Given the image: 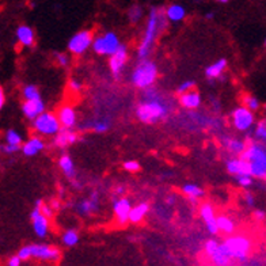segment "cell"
Returning <instances> with one entry per match:
<instances>
[{
	"mask_svg": "<svg viewBox=\"0 0 266 266\" xmlns=\"http://www.w3.org/2000/svg\"><path fill=\"white\" fill-rule=\"evenodd\" d=\"M167 26V18L164 8L162 7H151L147 22H145V29L143 33V37L140 42L137 45L136 55L139 61L140 60H148L151 52L154 49V45L156 40L159 37L162 31Z\"/></svg>",
	"mask_w": 266,
	"mask_h": 266,
	"instance_id": "obj_1",
	"label": "cell"
},
{
	"mask_svg": "<svg viewBox=\"0 0 266 266\" xmlns=\"http://www.w3.org/2000/svg\"><path fill=\"white\" fill-rule=\"evenodd\" d=\"M170 113V107L166 99L162 97L155 88L145 90L144 99L136 106L135 114L143 124L152 125L163 121Z\"/></svg>",
	"mask_w": 266,
	"mask_h": 266,
	"instance_id": "obj_2",
	"label": "cell"
},
{
	"mask_svg": "<svg viewBox=\"0 0 266 266\" xmlns=\"http://www.w3.org/2000/svg\"><path fill=\"white\" fill-rule=\"evenodd\" d=\"M241 158L250 164L253 178L266 180V147L262 143L250 142Z\"/></svg>",
	"mask_w": 266,
	"mask_h": 266,
	"instance_id": "obj_3",
	"label": "cell"
},
{
	"mask_svg": "<svg viewBox=\"0 0 266 266\" xmlns=\"http://www.w3.org/2000/svg\"><path fill=\"white\" fill-rule=\"evenodd\" d=\"M158 75V65L152 60H140L130 74V82L139 90H149L156 83Z\"/></svg>",
	"mask_w": 266,
	"mask_h": 266,
	"instance_id": "obj_4",
	"label": "cell"
},
{
	"mask_svg": "<svg viewBox=\"0 0 266 266\" xmlns=\"http://www.w3.org/2000/svg\"><path fill=\"white\" fill-rule=\"evenodd\" d=\"M222 243L224 251L228 254L232 261H246L251 253V239L246 235H231L227 236Z\"/></svg>",
	"mask_w": 266,
	"mask_h": 266,
	"instance_id": "obj_5",
	"label": "cell"
},
{
	"mask_svg": "<svg viewBox=\"0 0 266 266\" xmlns=\"http://www.w3.org/2000/svg\"><path fill=\"white\" fill-rule=\"evenodd\" d=\"M31 128L40 137H56L62 129L57 114L53 112H45L41 114L36 121H33Z\"/></svg>",
	"mask_w": 266,
	"mask_h": 266,
	"instance_id": "obj_6",
	"label": "cell"
},
{
	"mask_svg": "<svg viewBox=\"0 0 266 266\" xmlns=\"http://www.w3.org/2000/svg\"><path fill=\"white\" fill-rule=\"evenodd\" d=\"M121 41L117 33L114 31H105L94 38V43L91 49L99 55V56L112 57L120 48H121Z\"/></svg>",
	"mask_w": 266,
	"mask_h": 266,
	"instance_id": "obj_7",
	"label": "cell"
},
{
	"mask_svg": "<svg viewBox=\"0 0 266 266\" xmlns=\"http://www.w3.org/2000/svg\"><path fill=\"white\" fill-rule=\"evenodd\" d=\"M94 38H95V36H94L93 31L87 30V29H83V30L75 33L74 36L69 38L68 43H67L69 53L74 55V56L84 55L90 48H93Z\"/></svg>",
	"mask_w": 266,
	"mask_h": 266,
	"instance_id": "obj_8",
	"label": "cell"
},
{
	"mask_svg": "<svg viewBox=\"0 0 266 266\" xmlns=\"http://www.w3.org/2000/svg\"><path fill=\"white\" fill-rule=\"evenodd\" d=\"M231 124L238 132H248L255 124V116L245 106H238L231 112Z\"/></svg>",
	"mask_w": 266,
	"mask_h": 266,
	"instance_id": "obj_9",
	"label": "cell"
},
{
	"mask_svg": "<svg viewBox=\"0 0 266 266\" xmlns=\"http://www.w3.org/2000/svg\"><path fill=\"white\" fill-rule=\"evenodd\" d=\"M31 258L43 262H57L61 257L60 250L50 245H43V243H34L30 245Z\"/></svg>",
	"mask_w": 266,
	"mask_h": 266,
	"instance_id": "obj_10",
	"label": "cell"
},
{
	"mask_svg": "<svg viewBox=\"0 0 266 266\" xmlns=\"http://www.w3.org/2000/svg\"><path fill=\"white\" fill-rule=\"evenodd\" d=\"M128 59H129V55H128L126 45H121V48L112 57H109V68H110V72H112L113 78L116 81L121 79L123 72H124L125 67H126Z\"/></svg>",
	"mask_w": 266,
	"mask_h": 266,
	"instance_id": "obj_11",
	"label": "cell"
},
{
	"mask_svg": "<svg viewBox=\"0 0 266 266\" xmlns=\"http://www.w3.org/2000/svg\"><path fill=\"white\" fill-rule=\"evenodd\" d=\"M132 203L129 198L117 197L113 201V215L118 225H125L129 223V216L132 212Z\"/></svg>",
	"mask_w": 266,
	"mask_h": 266,
	"instance_id": "obj_12",
	"label": "cell"
},
{
	"mask_svg": "<svg viewBox=\"0 0 266 266\" xmlns=\"http://www.w3.org/2000/svg\"><path fill=\"white\" fill-rule=\"evenodd\" d=\"M99 206H101V201H99V193L97 190H93L90 197L82 200L79 203L75 204L74 209L78 212V215L81 216H91L93 213L98 212Z\"/></svg>",
	"mask_w": 266,
	"mask_h": 266,
	"instance_id": "obj_13",
	"label": "cell"
},
{
	"mask_svg": "<svg viewBox=\"0 0 266 266\" xmlns=\"http://www.w3.org/2000/svg\"><path fill=\"white\" fill-rule=\"evenodd\" d=\"M200 216L203 219L205 228L210 235H217L219 234V227H217V216L215 213L213 205L210 203H203L200 205Z\"/></svg>",
	"mask_w": 266,
	"mask_h": 266,
	"instance_id": "obj_14",
	"label": "cell"
},
{
	"mask_svg": "<svg viewBox=\"0 0 266 266\" xmlns=\"http://www.w3.org/2000/svg\"><path fill=\"white\" fill-rule=\"evenodd\" d=\"M56 114L59 117L60 124H61L62 129H74L75 126L78 125L76 110H75L74 106H71L69 103H64V105L60 106Z\"/></svg>",
	"mask_w": 266,
	"mask_h": 266,
	"instance_id": "obj_15",
	"label": "cell"
},
{
	"mask_svg": "<svg viewBox=\"0 0 266 266\" xmlns=\"http://www.w3.org/2000/svg\"><path fill=\"white\" fill-rule=\"evenodd\" d=\"M220 143L223 145V148L232 156H242L243 152L247 148V144L245 140H241L238 137H231V136H222Z\"/></svg>",
	"mask_w": 266,
	"mask_h": 266,
	"instance_id": "obj_16",
	"label": "cell"
},
{
	"mask_svg": "<svg viewBox=\"0 0 266 266\" xmlns=\"http://www.w3.org/2000/svg\"><path fill=\"white\" fill-rule=\"evenodd\" d=\"M45 102L42 99H38V101H29V102H23L22 103V113L27 120H30L31 123L36 121L41 114L46 112L45 110Z\"/></svg>",
	"mask_w": 266,
	"mask_h": 266,
	"instance_id": "obj_17",
	"label": "cell"
},
{
	"mask_svg": "<svg viewBox=\"0 0 266 266\" xmlns=\"http://www.w3.org/2000/svg\"><path fill=\"white\" fill-rule=\"evenodd\" d=\"M225 168L231 175L234 177H242V175H251L250 173V164L245 159L239 158H229L225 162Z\"/></svg>",
	"mask_w": 266,
	"mask_h": 266,
	"instance_id": "obj_18",
	"label": "cell"
},
{
	"mask_svg": "<svg viewBox=\"0 0 266 266\" xmlns=\"http://www.w3.org/2000/svg\"><path fill=\"white\" fill-rule=\"evenodd\" d=\"M78 140H79V135L74 129H61V132L56 137H53L52 144L59 149H65L68 148L69 145H74Z\"/></svg>",
	"mask_w": 266,
	"mask_h": 266,
	"instance_id": "obj_19",
	"label": "cell"
},
{
	"mask_svg": "<svg viewBox=\"0 0 266 266\" xmlns=\"http://www.w3.org/2000/svg\"><path fill=\"white\" fill-rule=\"evenodd\" d=\"M43 149H45V142H43L42 137L31 136L23 143L20 151L27 158H33V156H36L40 152H42Z\"/></svg>",
	"mask_w": 266,
	"mask_h": 266,
	"instance_id": "obj_20",
	"label": "cell"
},
{
	"mask_svg": "<svg viewBox=\"0 0 266 266\" xmlns=\"http://www.w3.org/2000/svg\"><path fill=\"white\" fill-rule=\"evenodd\" d=\"M15 37L19 45L30 48L36 42V33L29 25H19L15 30Z\"/></svg>",
	"mask_w": 266,
	"mask_h": 266,
	"instance_id": "obj_21",
	"label": "cell"
},
{
	"mask_svg": "<svg viewBox=\"0 0 266 266\" xmlns=\"http://www.w3.org/2000/svg\"><path fill=\"white\" fill-rule=\"evenodd\" d=\"M178 102L182 107H185L187 110H196L203 103V97L197 90H193V91H189L184 95H180Z\"/></svg>",
	"mask_w": 266,
	"mask_h": 266,
	"instance_id": "obj_22",
	"label": "cell"
},
{
	"mask_svg": "<svg viewBox=\"0 0 266 266\" xmlns=\"http://www.w3.org/2000/svg\"><path fill=\"white\" fill-rule=\"evenodd\" d=\"M59 168L61 170V173L68 178V180L74 181L76 180V168H75V163L72 161V158L68 154H62L59 158Z\"/></svg>",
	"mask_w": 266,
	"mask_h": 266,
	"instance_id": "obj_23",
	"label": "cell"
},
{
	"mask_svg": "<svg viewBox=\"0 0 266 266\" xmlns=\"http://www.w3.org/2000/svg\"><path fill=\"white\" fill-rule=\"evenodd\" d=\"M181 192L185 194V197L189 200V203L192 204H197L198 200L204 196V189L197 184H185L181 187Z\"/></svg>",
	"mask_w": 266,
	"mask_h": 266,
	"instance_id": "obj_24",
	"label": "cell"
},
{
	"mask_svg": "<svg viewBox=\"0 0 266 266\" xmlns=\"http://www.w3.org/2000/svg\"><path fill=\"white\" fill-rule=\"evenodd\" d=\"M227 60L225 59H219L215 62H212L210 65H208L206 68H205V76L208 78V79H219V78H222V75L225 72V69H227Z\"/></svg>",
	"mask_w": 266,
	"mask_h": 266,
	"instance_id": "obj_25",
	"label": "cell"
},
{
	"mask_svg": "<svg viewBox=\"0 0 266 266\" xmlns=\"http://www.w3.org/2000/svg\"><path fill=\"white\" fill-rule=\"evenodd\" d=\"M164 13H166V18L170 22H181L186 18V10L185 7L178 3H173V4H168L164 8Z\"/></svg>",
	"mask_w": 266,
	"mask_h": 266,
	"instance_id": "obj_26",
	"label": "cell"
},
{
	"mask_svg": "<svg viewBox=\"0 0 266 266\" xmlns=\"http://www.w3.org/2000/svg\"><path fill=\"white\" fill-rule=\"evenodd\" d=\"M31 224H33V231H34L37 238L43 239V238L48 236V234H49V219L48 217L41 215L37 219L31 220Z\"/></svg>",
	"mask_w": 266,
	"mask_h": 266,
	"instance_id": "obj_27",
	"label": "cell"
},
{
	"mask_svg": "<svg viewBox=\"0 0 266 266\" xmlns=\"http://www.w3.org/2000/svg\"><path fill=\"white\" fill-rule=\"evenodd\" d=\"M149 212V205L148 203H139L133 208H132V212H130L129 216V223L132 224H139L140 222H143L145 216L148 215Z\"/></svg>",
	"mask_w": 266,
	"mask_h": 266,
	"instance_id": "obj_28",
	"label": "cell"
},
{
	"mask_svg": "<svg viewBox=\"0 0 266 266\" xmlns=\"http://www.w3.org/2000/svg\"><path fill=\"white\" fill-rule=\"evenodd\" d=\"M217 227H219V232H223L225 235H234L235 232V222L232 217L227 216V215H219L217 216Z\"/></svg>",
	"mask_w": 266,
	"mask_h": 266,
	"instance_id": "obj_29",
	"label": "cell"
},
{
	"mask_svg": "<svg viewBox=\"0 0 266 266\" xmlns=\"http://www.w3.org/2000/svg\"><path fill=\"white\" fill-rule=\"evenodd\" d=\"M79 239H81V236H79L78 229H65L61 234V243L65 247H75L79 243Z\"/></svg>",
	"mask_w": 266,
	"mask_h": 266,
	"instance_id": "obj_30",
	"label": "cell"
},
{
	"mask_svg": "<svg viewBox=\"0 0 266 266\" xmlns=\"http://www.w3.org/2000/svg\"><path fill=\"white\" fill-rule=\"evenodd\" d=\"M209 260L212 261V264L215 266H229L231 265V262H232V260L228 257V254L225 253L224 248L222 247V243H220V246H219V250L210 257Z\"/></svg>",
	"mask_w": 266,
	"mask_h": 266,
	"instance_id": "obj_31",
	"label": "cell"
},
{
	"mask_svg": "<svg viewBox=\"0 0 266 266\" xmlns=\"http://www.w3.org/2000/svg\"><path fill=\"white\" fill-rule=\"evenodd\" d=\"M22 97H23L25 102H29V101H38V99H41V94H40V90H38L37 86L26 84V86L22 87Z\"/></svg>",
	"mask_w": 266,
	"mask_h": 266,
	"instance_id": "obj_32",
	"label": "cell"
},
{
	"mask_svg": "<svg viewBox=\"0 0 266 266\" xmlns=\"http://www.w3.org/2000/svg\"><path fill=\"white\" fill-rule=\"evenodd\" d=\"M4 140H6V144H8V145H14V147H22L23 145L22 135L15 129H7L6 133H4Z\"/></svg>",
	"mask_w": 266,
	"mask_h": 266,
	"instance_id": "obj_33",
	"label": "cell"
},
{
	"mask_svg": "<svg viewBox=\"0 0 266 266\" xmlns=\"http://www.w3.org/2000/svg\"><path fill=\"white\" fill-rule=\"evenodd\" d=\"M88 128L93 129L97 133H106L110 129V121L105 120V118H99V120H94L88 124Z\"/></svg>",
	"mask_w": 266,
	"mask_h": 266,
	"instance_id": "obj_34",
	"label": "cell"
},
{
	"mask_svg": "<svg viewBox=\"0 0 266 266\" xmlns=\"http://www.w3.org/2000/svg\"><path fill=\"white\" fill-rule=\"evenodd\" d=\"M143 17H144V10L139 4H135V6H132L128 10V19H129L130 23H133V25L139 23L143 19Z\"/></svg>",
	"mask_w": 266,
	"mask_h": 266,
	"instance_id": "obj_35",
	"label": "cell"
},
{
	"mask_svg": "<svg viewBox=\"0 0 266 266\" xmlns=\"http://www.w3.org/2000/svg\"><path fill=\"white\" fill-rule=\"evenodd\" d=\"M254 139L258 143H266V118H262L254 129Z\"/></svg>",
	"mask_w": 266,
	"mask_h": 266,
	"instance_id": "obj_36",
	"label": "cell"
},
{
	"mask_svg": "<svg viewBox=\"0 0 266 266\" xmlns=\"http://www.w3.org/2000/svg\"><path fill=\"white\" fill-rule=\"evenodd\" d=\"M243 106L247 107L248 110H251L254 113L261 109V102L260 99L257 98V97H254V95H245L243 97Z\"/></svg>",
	"mask_w": 266,
	"mask_h": 266,
	"instance_id": "obj_37",
	"label": "cell"
},
{
	"mask_svg": "<svg viewBox=\"0 0 266 266\" xmlns=\"http://www.w3.org/2000/svg\"><path fill=\"white\" fill-rule=\"evenodd\" d=\"M219 246H220V242L215 239V238H212V239H208V241L205 242L204 245V251L206 254V257L210 258L213 254L216 253L217 250H219Z\"/></svg>",
	"mask_w": 266,
	"mask_h": 266,
	"instance_id": "obj_38",
	"label": "cell"
},
{
	"mask_svg": "<svg viewBox=\"0 0 266 266\" xmlns=\"http://www.w3.org/2000/svg\"><path fill=\"white\" fill-rule=\"evenodd\" d=\"M67 88H68V91L71 94L79 95L82 93V90H83V83L79 79H76V78H68Z\"/></svg>",
	"mask_w": 266,
	"mask_h": 266,
	"instance_id": "obj_39",
	"label": "cell"
},
{
	"mask_svg": "<svg viewBox=\"0 0 266 266\" xmlns=\"http://www.w3.org/2000/svg\"><path fill=\"white\" fill-rule=\"evenodd\" d=\"M53 59H55V61L59 67H61V68H67L69 65V62H71V59H69L68 55H65V53H62V52H56V53H53Z\"/></svg>",
	"mask_w": 266,
	"mask_h": 266,
	"instance_id": "obj_40",
	"label": "cell"
},
{
	"mask_svg": "<svg viewBox=\"0 0 266 266\" xmlns=\"http://www.w3.org/2000/svg\"><path fill=\"white\" fill-rule=\"evenodd\" d=\"M194 87H196L194 81H184L180 86L177 87V94H178V95H184V94L189 93V91L196 90Z\"/></svg>",
	"mask_w": 266,
	"mask_h": 266,
	"instance_id": "obj_41",
	"label": "cell"
},
{
	"mask_svg": "<svg viewBox=\"0 0 266 266\" xmlns=\"http://www.w3.org/2000/svg\"><path fill=\"white\" fill-rule=\"evenodd\" d=\"M236 184L241 186L242 189H248L251 187L254 184V180L251 175H242V177H236Z\"/></svg>",
	"mask_w": 266,
	"mask_h": 266,
	"instance_id": "obj_42",
	"label": "cell"
},
{
	"mask_svg": "<svg viewBox=\"0 0 266 266\" xmlns=\"http://www.w3.org/2000/svg\"><path fill=\"white\" fill-rule=\"evenodd\" d=\"M125 171L128 173H136L140 170V163L137 161H125L124 164H123Z\"/></svg>",
	"mask_w": 266,
	"mask_h": 266,
	"instance_id": "obj_43",
	"label": "cell"
},
{
	"mask_svg": "<svg viewBox=\"0 0 266 266\" xmlns=\"http://www.w3.org/2000/svg\"><path fill=\"white\" fill-rule=\"evenodd\" d=\"M19 258L22 261H27L31 260V253H30V245H25V246H22V247L19 248L18 253H17Z\"/></svg>",
	"mask_w": 266,
	"mask_h": 266,
	"instance_id": "obj_44",
	"label": "cell"
},
{
	"mask_svg": "<svg viewBox=\"0 0 266 266\" xmlns=\"http://www.w3.org/2000/svg\"><path fill=\"white\" fill-rule=\"evenodd\" d=\"M243 203L247 205L248 208H253L254 204H255V198H254V194L251 192H246L243 193Z\"/></svg>",
	"mask_w": 266,
	"mask_h": 266,
	"instance_id": "obj_45",
	"label": "cell"
},
{
	"mask_svg": "<svg viewBox=\"0 0 266 266\" xmlns=\"http://www.w3.org/2000/svg\"><path fill=\"white\" fill-rule=\"evenodd\" d=\"M41 212H42L43 216L48 217L49 220L53 217V215H55V210L52 209V206H50L49 204H42V206H41Z\"/></svg>",
	"mask_w": 266,
	"mask_h": 266,
	"instance_id": "obj_46",
	"label": "cell"
},
{
	"mask_svg": "<svg viewBox=\"0 0 266 266\" xmlns=\"http://www.w3.org/2000/svg\"><path fill=\"white\" fill-rule=\"evenodd\" d=\"M22 265V260L19 258L17 254H14L11 257H8V260L6 262V266H20Z\"/></svg>",
	"mask_w": 266,
	"mask_h": 266,
	"instance_id": "obj_47",
	"label": "cell"
},
{
	"mask_svg": "<svg viewBox=\"0 0 266 266\" xmlns=\"http://www.w3.org/2000/svg\"><path fill=\"white\" fill-rule=\"evenodd\" d=\"M19 149H22V147H14V145H8V144H3L1 145V152H4L7 155L15 154Z\"/></svg>",
	"mask_w": 266,
	"mask_h": 266,
	"instance_id": "obj_48",
	"label": "cell"
},
{
	"mask_svg": "<svg viewBox=\"0 0 266 266\" xmlns=\"http://www.w3.org/2000/svg\"><path fill=\"white\" fill-rule=\"evenodd\" d=\"M253 217L257 222H265L266 212L264 209H255L253 212Z\"/></svg>",
	"mask_w": 266,
	"mask_h": 266,
	"instance_id": "obj_49",
	"label": "cell"
},
{
	"mask_svg": "<svg viewBox=\"0 0 266 266\" xmlns=\"http://www.w3.org/2000/svg\"><path fill=\"white\" fill-rule=\"evenodd\" d=\"M49 205L52 206V209L56 212V210H59L61 208V201H60L59 198H52L49 201Z\"/></svg>",
	"mask_w": 266,
	"mask_h": 266,
	"instance_id": "obj_50",
	"label": "cell"
},
{
	"mask_svg": "<svg viewBox=\"0 0 266 266\" xmlns=\"http://www.w3.org/2000/svg\"><path fill=\"white\" fill-rule=\"evenodd\" d=\"M124 193H125V186L123 185L116 186V189H114V194H116V196H118V197H124Z\"/></svg>",
	"mask_w": 266,
	"mask_h": 266,
	"instance_id": "obj_51",
	"label": "cell"
},
{
	"mask_svg": "<svg viewBox=\"0 0 266 266\" xmlns=\"http://www.w3.org/2000/svg\"><path fill=\"white\" fill-rule=\"evenodd\" d=\"M6 103V95H4V90L0 88V109H3V106Z\"/></svg>",
	"mask_w": 266,
	"mask_h": 266,
	"instance_id": "obj_52",
	"label": "cell"
},
{
	"mask_svg": "<svg viewBox=\"0 0 266 266\" xmlns=\"http://www.w3.org/2000/svg\"><path fill=\"white\" fill-rule=\"evenodd\" d=\"M175 194H168L167 197H166V204L167 205H174L175 204Z\"/></svg>",
	"mask_w": 266,
	"mask_h": 266,
	"instance_id": "obj_53",
	"label": "cell"
},
{
	"mask_svg": "<svg viewBox=\"0 0 266 266\" xmlns=\"http://www.w3.org/2000/svg\"><path fill=\"white\" fill-rule=\"evenodd\" d=\"M205 18L212 19V18H213V13H206V14H205Z\"/></svg>",
	"mask_w": 266,
	"mask_h": 266,
	"instance_id": "obj_54",
	"label": "cell"
},
{
	"mask_svg": "<svg viewBox=\"0 0 266 266\" xmlns=\"http://www.w3.org/2000/svg\"><path fill=\"white\" fill-rule=\"evenodd\" d=\"M265 48H266V40H265Z\"/></svg>",
	"mask_w": 266,
	"mask_h": 266,
	"instance_id": "obj_55",
	"label": "cell"
}]
</instances>
